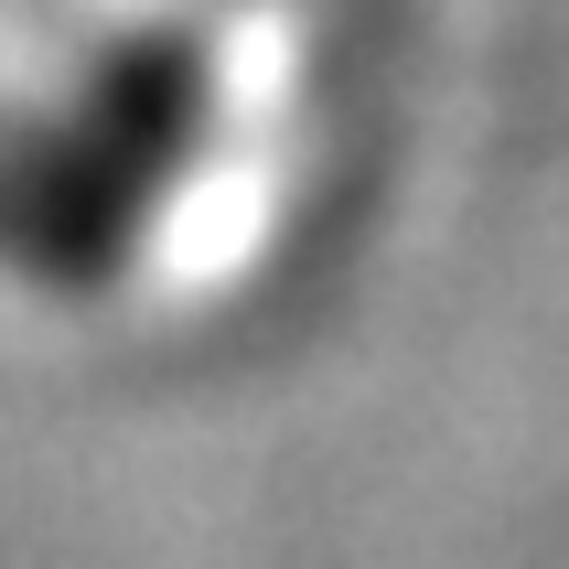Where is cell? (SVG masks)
Segmentation results:
<instances>
[{
  "instance_id": "2",
  "label": "cell",
  "mask_w": 569,
  "mask_h": 569,
  "mask_svg": "<svg viewBox=\"0 0 569 569\" xmlns=\"http://www.w3.org/2000/svg\"><path fill=\"white\" fill-rule=\"evenodd\" d=\"M204 97H216V76H204V54H193L183 32H129V43H108V54L87 64L76 119H87L140 183H161V172L204 140Z\"/></svg>"
},
{
  "instance_id": "1",
  "label": "cell",
  "mask_w": 569,
  "mask_h": 569,
  "mask_svg": "<svg viewBox=\"0 0 569 569\" xmlns=\"http://www.w3.org/2000/svg\"><path fill=\"white\" fill-rule=\"evenodd\" d=\"M140 204H151V183L76 108L0 140V258L32 269L43 290H97L140 237Z\"/></svg>"
}]
</instances>
